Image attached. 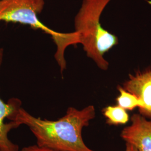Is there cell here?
Wrapping results in <instances>:
<instances>
[{"instance_id":"cell-5","label":"cell","mask_w":151,"mask_h":151,"mask_svg":"<svg viewBox=\"0 0 151 151\" xmlns=\"http://www.w3.org/2000/svg\"><path fill=\"white\" fill-rule=\"evenodd\" d=\"M4 58V50L0 48V67ZM22 106L21 101L17 98H11L5 103L0 98V151H19L17 145L9 139L8 134L11 130L19 126L14 122L6 123L5 120H10L19 108Z\"/></svg>"},{"instance_id":"cell-9","label":"cell","mask_w":151,"mask_h":151,"mask_svg":"<svg viewBox=\"0 0 151 151\" xmlns=\"http://www.w3.org/2000/svg\"><path fill=\"white\" fill-rule=\"evenodd\" d=\"M57 151L53 150H50L47 148L40 147L37 145L27 146L24 147L20 151Z\"/></svg>"},{"instance_id":"cell-1","label":"cell","mask_w":151,"mask_h":151,"mask_svg":"<svg viewBox=\"0 0 151 151\" xmlns=\"http://www.w3.org/2000/svg\"><path fill=\"white\" fill-rule=\"evenodd\" d=\"M95 116L93 105L81 110L70 107L63 117L56 120L35 117L21 106L10 121L19 126L27 125L36 138L39 147L57 151H96L85 145L82 136L83 128Z\"/></svg>"},{"instance_id":"cell-10","label":"cell","mask_w":151,"mask_h":151,"mask_svg":"<svg viewBox=\"0 0 151 151\" xmlns=\"http://www.w3.org/2000/svg\"><path fill=\"white\" fill-rule=\"evenodd\" d=\"M125 151H138L137 150V149L135 148L134 146L128 144V143H126V149Z\"/></svg>"},{"instance_id":"cell-8","label":"cell","mask_w":151,"mask_h":151,"mask_svg":"<svg viewBox=\"0 0 151 151\" xmlns=\"http://www.w3.org/2000/svg\"><path fill=\"white\" fill-rule=\"evenodd\" d=\"M119 95L116 99L117 105L126 110L132 111L135 108L141 109L143 108V101L135 95L125 90L122 86H118Z\"/></svg>"},{"instance_id":"cell-7","label":"cell","mask_w":151,"mask_h":151,"mask_svg":"<svg viewBox=\"0 0 151 151\" xmlns=\"http://www.w3.org/2000/svg\"><path fill=\"white\" fill-rule=\"evenodd\" d=\"M103 115L106 118V122L110 125H119L127 124L129 116L127 110L117 105H109L104 108Z\"/></svg>"},{"instance_id":"cell-3","label":"cell","mask_w":151,"mask_h":151,"mask_svg":"<svg viewBox=\"0 0 151 151\" xmlns=\"http://www.w3.org/2000/svg\"><path fill=\"white\" fill-rule=\"evenodd\" d=\"M45 5L44 0H0V22L20 23L41 30L49 35L57 45L55 59L61 70L65 68V50L70 45L80 44L76 32L63 33L47 27L38 18Z\"/></svg>"},{"instance_id":"cell-2","label":"cell","mask_w":151,"mask_h":151,"mask_svg":"<svg viewBox=\"0 0 151 151\" xmlns=\"http://www.w3.org/2000/svg\"><path fill=\"white\" fill-rule=\"evenodd\" d=\"M111 1L82 0L74 20L75 32L87 56L104 70L109 65L104 55L119 42L118 37L103 28L100 23L103 11Z\"/></svg>"},{"instance_id":"cell-4","label":"cell","mask_w":151,"mask_h":151,"mask_svg":"<svg viewBox=\"0 0 151 151\" xmlns=\"http://www.w3.org/2000/svg\"><path fill=\"white\" fill-rule=\"evenodd\" d=\"M120 136L138 151H151V120L134 114L131 117V124L124 128Z\"/></svg>"},{"instance_id":"cell-6","label":"cell","mask_w":151,"mask_h":151,"mask_svg":"<svg viewBox=\"0 0 151 151\" xmlns=\"http://www.w3.org/2000/svg\"><path fill=\"white\" fill-rule=\"evenodd\" d=\"M123 87L143 101L144 106L139 109V113L151 120V68L130 75Z\"/></svg>"}]
</instances>
